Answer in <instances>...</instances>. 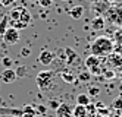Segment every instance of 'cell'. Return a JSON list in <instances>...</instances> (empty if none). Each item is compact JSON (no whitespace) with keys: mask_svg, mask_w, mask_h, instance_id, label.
<instances>
[{"mask_svg":"<svg viewBox=\"0 0 122 117\" xmlns=\"http://www.w3.org/2000/svg\"><path fill=\"white\" fill-rule=\"evenodd\" d=\"M91 54L97 57H106L113 51V41L109 37H97L91 44Z\"/></svg>","mask_w":122,"mask_h":117,"instance_id":"6da1fadb","label":"cell"},{"mask_svg":"<svg viewBox=\"0 0 122 117\" xmlns=\"http://www.w3.org/2000/svg\"><path fill=\"white\" fill-rule=\"evenodd\" d=\"M53 82H55V73L50 72V70H43L36 76V84L41 91H49V89H51Z\"/></svg>","mask_w":122,"mask_h":117,"instance_id":"7a4b0ae2","label":"cell"},{"mask_svg":"<svg viewBox=\"0 0 122 117\" xmlns=\"http://www.w3.org/2000/svg\"><path fill=\"white\" fill-rule=\"evenodd\" d=\"M9 23L10 22H22V23H31V13L25 7H15L9 12Z\"/></svg>","mask_w":122,"mask_h":117,"instance_id":"3957f363","label":"cell"},{"mask_svg":"<svg viewBox=\"0 0 122 117\" xmlns=\"http://www.w3.org/2000/svg\"><path fill=\"white\" fill-rule=\"evenodd\" d=\"M100 63H102V59L97 57V56H93V54L85 59V66H87V69H90L88 72H90V73H94V75L102 72Z\"/></svg>","mask_w":122,"mask_h":117,"instance_id":"277c9868","label":"cell"},{"mask_svg":"<svg viewBox=\"0 0 122 117\" xmlns=\"http://www.w3.org/2000/svg\"><path fill=\"white\" fill-rule=\"evenodd\" d=\"M2 38H3V41H5L6 44H10V46H13V44H16V42L19 41L21 35H19V31H18V29H15V28H12V26H9V28L5 31V34L2 35Z\"/></svg>","mask_w":122,"mask_h":117,"instance_id":"5b68a950","label":"cell"},{"mask_svg":"<svg viewBox=\"0 0 122 117\" xmlns=\"http://www.w3.org/2000/svg\"><path fill=\"white\" fill-rule=\"evenodd\" d=\"M55 60V53H51L50 50H43L38 54V61L43 66H49L51 65V61Z\"/></svg>","mask_w":122,"mask_h":117,"instance_id":"8992f818","label":"cell"},{"mask_svg":"<svg viewBox=\"0 0 122 117\" xmlns=\"http://www.w3.org/2000/svg\"><path fill=\"white\" fill-rule=\"evenodd\" d=\"M56 117H74L72 107L69 105V104L60 103V105L57 107V110H56Z\"/></svg>","mask_w":122,"mask_h":117,"instance_id":"52a82bcc","label":"cell"},{"mask_svg":"<svg viewBox=\"0 0 122 117\" xmlns=\"http://www.w3.org/2000/svg\"><path fill=\"white\" fill-rule=\"evenodd\" d=\"M16 79H18V78H16V73H15V70L12 67L10 69H5L2 72V82H5V84H13Z\"/></svg>","mask_w":122,"mask_h":117,"instance_id":"ba28073f","label":"cell"},{"mask_svg":"<svg viewBox=\"0 0 122 117\" xmlns=\"http://www.w3.org/2000/svg\"><path fill=\"white\" fill-rule=\"evenodd\" d=\"M65 59H66L68 65H74V63H76V60H78V54L71 47H66L65 48Z\"/></svg>","mask_w":122,"mask_h":117,"instance_id":"9c48e42d","label":"cell"},{"mask_svg":"<svg viewBox=\"0 0 122 117\" xmlns=\"http://www.w3.org/2000/svg\"><path fill=\"white\" fill-rule=\"evenodd\" d=\"M0 116L21 117L22 116V110H19V108H6V107H0Z\"/></svg>","mask_w":122,"mask_h":117,"instance_id":"30bf717a","label":"cell"},{"mask_svg":"<svg viewBox=\"0 0 122 117\" xmlns=\"http://www.w3.org/2000/svg\"><path fill=\"white\" fill-rule=\"evenodd\" d=\"M69 15H71V18H72V19H75V21L81 19L82 15H84V7H82V6H75V7L71 9Z\"/></svg>","mask_w":122,"mask_h":117,"instance_id":"8fae6325","label":"cell"},{"mask_svg":"<svg viewBox=\"0 0 122 117\" xmlns=\"http://www.w3.org/2000/svg\"><path fill=\"white\" fill-rule=\"evenodd\" d=\"M91 28H93L94 31L103 29V28H104V19H103L102 16H96L94 19L91 21Z\"/></svg>","mask_w":122,"mask_h":117,"instance_id":"7c38bea8","label":"cell"},{"mask_svg":"<svg viewBox=\"0 0 122 117\" xmlns=\"http://www.w3.org/2000/svg\"><path fill=\"white\" fill-rule=\"evenodd\" d=\"M72 114H74V117H87V108L84 105H75V107H72Z\"/></svg>","mask_w":122,"mask_h":117,"instance_id":"4fadbf2b","label":"cell"},{"mask_svg":"<svg viewBox=\"0 0 122 117\" xmlns=\"http://www.w3.org/2000/svg\"><path fill=\"white\" fill-rule=\"evenodd\" d=\"M76 104L78 105H84V107H87L90 104V95L88 94H78V97H76Z\"/></svg>","mask_w":122,"mask_h":117,"instance_id":"5bb4252c","label":"cell"},{"mask_svg":"<svg viewBox=\"0 0 122 117\" xmlns=\"http://www.w3.org/2000/svg\"><path fill=\"white\" fill-rule=\"evenodd\" d=\"M60 78H62V80L66 82V84H74L75 82V75L71 73V72H62V73H60Z\"/></svg>","mask_w":122,"mask_h":117,"instance_id":"9a60e30c","label":"cell"},{"mask_svg":"<svg viewBox=\"0 0 122 117\" xmlns=\"http://www.w3.org/2000/svg\"><path fill=\"white\" fill-rule=\"evenodd\" d=\"M10 26V23H9V16H3L2 19H0V35H3L5 34V31Z\"/></svg>","mask_w":122,"mask_h":117,"instance_id":"2e32d148","label":"cell"},{"mask_svg":"<svg viewBox=\"0 0 122 117\" xmlns=\"http://www.w3.org/2000/svg\"><path fill=\"white\" fill-rule=\"evenodd\" d=\"M36 108H34L32 105H27L25 108L22 110V116L21 117H36Z\"/></svg>","mask_w":122,"mask_h":117,"instance_id":"e0dca14e","label":"cell"},{"mask_svg":"<svg viewBox=\"0 0 122 117\" xmlns=\"http://www.w3.org/2000/svg\"><path fill=\"white\" fill-rule=\"evenodd\" d=\"M15 73H16V78H24L25 75H27V67H25V66H19L18 69L15 70Z\"/></svg>","mask_w":122,"mask_h":117,"instance_id":"ac0fdd59","label":"cell"},{"mask_svg":"<svg viewBox=\"0 0 122 117\" xmlns=\"http://www.w3.org/2000/svg\"><path fill=\"white\" fill-rule=\"evenodd\" d=\"M2 65L5 66V69H10L12 65H13V60H12L10 57H3V59H2Z\"/></svg>","mask_w":122,"mask_h":117,"instance_id":"d6986e66","label":"cell"},{"mask_svg":"<svg viewBox=\"0 0 122 117\" xmlns=\"http://www.w3.org/2000/svg\"><path fill=\"white\" fill-rule=\"evenodd\" d=\"M37 2L41 7H50V6H53L55 0H37Z\"/></svg>","mask_w":122,"mask_h":117,"instance_id":"ffe728a7","label":"cell"},{"mask_svg":"<svg viewBox=\"0 0 122 117\" xmlns=\"http://www.w3.org/2000/svg\"><path fill=\"white\" fill-rule=\"evenodd\" d=\"M100 94V89L97 88V86H91L90 89H88V95L90 97H97Z\"/></svg>","mask_w":122,"mask_h":117,"instance_id":"44dd1931","label":"cell"},{"mask_svg":"<svg viewBox=\"0 0 122 117\" xmlns=\"http://www.w3.org/2000/svg\"><path fill=\"white\" fill-rule=\"evenodd\" d=\"M80 79L82 80V82H87V80L91 79V73L90 72H82V73H80Z\"/></svg>","mask_w":122,"mask_h":117,"instance_id":"7402d4cb","label":"cell"},{"mask_svg":"<svg viewBox=\"0 0 122 117\" xmlns=\"http://www.w3.org/2000/svg\"><path fill=\"white\" fill-rule=\"evenodd\" d=\"M59 105H60V103H59L57 100H50V101H49V107H50L51 110H55V111L57 110V107H59Z\"/></svg>","mask_w":122,"mask_h":117,"instance_id":"603a6c76","label":"cell"},{"mask_svg":"<svg viewBox=\"0 0 122 117\" xmlns=\"http://www.w3.org/2000/svg\"><path fill=\"white\" fill-rule=\"evenodd\" d=\"M113 107H115V108H118V110H121V108H122V98H118V100L113 101Z\"/></svg>","mask_w":122,"mask_h":117,"instance_id":"cb8c5ba5","label":"cell"},{"mask_svg":"<svg viewBox=\"0 0 122 117\" xmlns=\"http://www.w3.org/2000/svg\"><path fill=\"white\" fill-rule=\"evenodd\" d=\"M46 110H47V108H46L44 105H37V107H36V113H41L43 116L46 114Z\"/></svg>","mask_w":122,"mask_h":117,"instance_id":"d4e9b609","label":"cell"},{"mask_svg":"<svg viewBox=\"0 0 122 117\" xmlns=\"http://www.w3.org/2000/svg\"><path fill=\"white\" fill-rule=\"evenodd\" d=\"M31 54V50L30 48H27V47H24L22 50H21V56H24V57H28Z\"/></svg>","mask_w":122,"mask_h":117,"instance_id":"484cf974","label":"cell"},{"mask_svg":"<svg viewBox=\"0 0 122 117\" xmlns=\"http://www.w3.org/2000/svg\"><path fill=\"white\" fill-rule=\"evenodd\" d=\"M13 2H15V0H0V3H2L5 7H7V6H12V5H13Z\"/></svg>","mask_w":122,"mask_h":117,"instance_id":"4316f807","label":"cell"},{"mask_svg":"<svg viewBox=\"0 0 122 117\" xmlns=\"http://www.w3.org/2000/svg\"><path fill=\"white\" fill-rule=\"evenodd\" d=\"M104 76H106V78H113V76H115V72H113V70H107L106 73H104Z\"/></svg>","mask_w":122,"mask_h":117,"instance_id":"83f0119b","label":"cell"}]
</instances>
